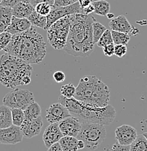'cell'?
Segmentation results:
<instances>
[{"mask_svg": "<svg viewBox=\"0 0 147 151\" xmlns=\"http://www.w3.org/2000/svg\"><path fill=\"white\" fill-rule=\"evenodd\" d=\"M96 19L91 15H70V29L64 50L75 57L89 56L95 49L93 39V23Z\"/></svg>", "mask_w": 147, "mask_h": 151, "instance_id": "6da1fadb", "label": "cell"}, {"mask_svg": "<svg viewBox=\"0 0 147 151\" xmlns=\"http://www.w3.org/2000/svg\"><path fill=\"white\" fill-rule=\"evenodd\" d=\"M4 51L28 64H39L46 56L47 46L42 36L31 26L27 31L12 35Z\"/></svg>", "mask_w": 147, "mask_h": 151, "instance_id": "7a4b0ae2", "label": "cell"}, {"mask_svg": "<svg viewBox=\"0 0 147 151\" xmlns=\"http://www.w3.org/2000/svg\"><path fill=\"white\" fill-rule=\"evenodd\" d=\"M58 102L66 106L71 115L77 118L81 122L109 125L116 116V111L111 105L105 107H96L79 101L74 97L68 99L62 95L58 97Z\"/></svg>", "mask_w": 147, "mask_h": 151, "instance_id": "3957f363", "label": "cell"}, {"mask_svg": "<svg viewBox=\"0 0 147 151\" xmlns=\"http://www.w3.org/2000/svg\"><path fill=\"white\" fill-rule=\"evenodd\" d=\"M32 67L17 57L4 53L0 56V83L7 88L15 89L31 82Z\"/></svg>", "mask_w": 147, "mask_h": 151, "instance_id": "277c9868", "label": "cell"}, {"mask_svg": "<svg viewBox=\"0 0 147 151\" xmlns=\"http://www.w3.org/2000/svg\"><path fill=\"white\" fill-rule=\"evenodd\" d=\"M106 129L104 125L94 123L81 122V130L77 138L82 139L85 147L90 150H96L106 139Z\"/></svg>", "mask_w": 147, "mask_h": 151, "instance_id": "5b68a950", "label": "cell"}, {"mask_svg": "<svg viewBox=\"0 0 147 151\" xmlns=\"http://www.w3.org/2000/svg\"><path fill=\"white\" fill-rule=\"evenodd\" d=\"M70 29V15L55 21L47 31V40L55 50H64Z\"/></svg>", "mask_w": 147, "mask_h": 151, "instance_id": "8992f818", "label": "cell"}, {"mask_svg": "<svg viewBox=\"0 0 147 151\" xmlns=\"http://www.w3.org/2000/svg\"><path fill=\"white\" fill-rule=\"evenodd\" d=\"M34 101V94L28 89L15 88L3 97L4 105L12 108H19L24 111Z\"/></svg>", "mask_w": 147, "mask_h": 151, "instance_id": "52a82bcc", "label": "cell"}, {"mask_svg": "<svg viewBox=\"0 0 147 151\" xmlns=\"http://www.w3.org/2000/svg\"><path fill=\"white\" fill-rule=\"evenodd\" d=\"M76 13L84 14L83 9L78 1L73 4L64 6V7H55V6L53 5L51 12L46 17L47 24L45 30L48 29L52 24H53L55 21L58 20L59 19L64 18L65 16H67V15H73V14Z\"/></svg>", "mask_w": 147, "mask_h": 151, "instance_id": "ba28073f", "label": "cell"}, {"mask_svg": "<svg viewBox=\"0 0 147 151\" xmlns=\"http://www.w3.org/2000/svg\"><path fill=\"white\" fill-rule=\"evenodd\" d=\"M98 79V78L95 76H88L82 78L76 87L74 98L79 101L88 103L93 94Z\"/></svg>", "mask_w": 147, "mask_h": 151, "instance_id": "9c48e42d", "label": "cell"}, {"mask_svg": "<svg viewBox=\"0 0 147 151\" xmlns=\"http://www.w3.org/2000/svg\"><path fill=\"white\" fill-rule=\"evenodd\" d=\"M110 100V91L108 86L101 79H98L93 94L88 104L96 107H105L109 105Z\"/></svg>", "mask_w": 147, "mask_h": 151, "instance_id": "30bf717a", "label": "cell"}, {"mask_svg": "<svg viewBox=\"0 0 147 151\" xmlns=\"http://www.w3.org/2000/svg\"><path fill=\"white\" fill-rule=\"evenodd\" d=\"M23 135L20 129L17 126L12 125L7 128L0 129V144L15 145L21 142Z\"/></svg>", "mask_w": 147, "mask_h": 151, "instance_id": "8fae6325", "label": "cell"}, {"mask_svg": "<svg viewBox=\"0 0 147 151\" xmlns=\"http://www.w3.org/2000/svg\"><path fill=\"white\" fill-rule=\"evenodd\" d=\"M138 136L136 129L132 126L124 124L117 127L115 130L117 141L122 145H130Z\"/></svg>", "mask_w": 147, "mask_h": 151, "instance_id": "7c38bea8", "label": "cell"}, {"mask_svg": "<svg viewBox=\"0 0 147 151\" xmlns=\"http://www.w3.org/2000/svg\"><path fill=\"white\" fill-rule=\"evenodd\" d=\"M71 116L68 108L60 103L53 104L46 111V119L50 124L59 123Z\"/></svg>", "mask_w": 147, "mask_h": 151, "instance_id": "4fadbf2b", "label": "cell"}, {"mask_svg": "<svg viewBox=\"0 0 147 151\" xmlns=\"http://www.w3.org/2000/svg\"><path fill=\"white\" fill-rule=\"evenodd\" d=\"M42 126H43V120L42 116H40L31 120L25 119L20 127V129L23 137L30 139L39 134Z\"/></svg>", "mask_w": 147, "mask_h": 151, "instance_id": "5bb4252c", "label": "cell"}, {"mask_svg": "<svg viewBox=\"0 0 147 151\" xmlns=\"http://www.w3.org/2000/svg\"><path fill=\"white\" fill-rule=\"evenodd\" d=\"M58 126L64 136L77 137L81 130V122L74 116H69L58 123Z\"/></svg>", "mask_w": 147, "mask_h": 151, "instance_id": "9a60e30c", "label": "cell"}, {"mask_svg": "<svg viewBox=\"0 0 147 151\" xmlns=\"http://www.w3.org/2000/svg\"><path fill=\"white\" fill-rule=\"evenodd\" d=\"M63 137L64 135L60 129L58 123H55V124H50V125L45 129L42 139L45 145L47 148H49L53 144L59 142Z\"/></svg>", "mask_w": 147, "mask_h": 151, "instance_id": "2e32d148", "label": "cell"}, {"mask_svg": "<svg viewBox=\"0 0 147 151\" xmlns=\"http://www.w3.org/2000/svg\"><path fill=\"white\" fill-rule=\"evenodd\" d=\"M32 26L28 18H19L12 16V20L5 31L10 33L12 35L20 34L26 31Z\"/></svg>", "mask_w": 147, "mask_h": 151, "instance_id": "e0dca14e", "label": "cell"}, {"mask_svg": "<svg viewBox=\"0 0 147 151\" xmlns=\"http://www.w3.org/2000/svg\"><path fill=\"white\" fill-rule=\"evenodd\" d=\"M109 27L112 31H119V32L129 34L133 31V28L130 22L124 15H119L117 18H114L111 20Z\"/></svg>", "mask_w": 147, "mask_h": 151, "instance_id": "ac0fdd59", "label": "cell"}, {"mask_svg": "<svg viewBox=\"0 0 147 151\" xmlns=\"http://www.w3.org/2000/svg\"><path fill=\"white\" fill-rule=\"evenodd\" d=\"M34 10V7L30 3L19 2L12 8V16L19 18H28Z\"/></svg>", "mask_w": 147, "mask_h": 151, "instance_id": "d6986e66", "label": "cell"}, {"mask_svg": "<svg viewBox=\"0 0 147 151\" xmlns=\"http://www.w3.org/2000/svg\"><path fill=\"white\" fill-rule=\"evenodd\" d=\"M12 8L0 6V34L6 31L12 20Z\"/></svg>", "mask_w": 147, "mask_h": 151, "instance_id": "ffe728a7", "label": "cell"}, {"mask_svg": "<svg viewBox=\"0 0 147 151\" xmlns=\"http://www.w3.org/2000/svg\"><path fill=\"white\" fill-rule=\"evenodd\" d=\"M12 125L11 108L5 105H0V129L7 128Z\"/></svg>", "mask_w": 147, "mask_h": 151, "instance_id": "44dd1931", "label": "cell"}, {"mask_svg": "<svg viewBox=\"0 0 147 151\" xmlns=\"http://www.w3.org/2000/svg\"><path fill=\"white\" fill-rule=\"evenodd\" d=\"M77 137L71 136H64L58 142L64 151H78Z\"/></svg>", "mask_w": 147, "mask_h": 151, "instance_id": "7402d4cb", "label": "cell"}, {"mask_svg": "<svg viewBox=\"0 0 147 151\" xmlns=\"http://www.w3.org/2000/svg\"><path fill=\"white\" fill-rule=\"evenodd\" d=\"M23 111H24L25 119L31 120V119H36V118L40 116L42 110H41V107L39 106V104L34 101Z\"/></svg>", "mask_w": 147, "mask_h": 151, "instance_id": "603a6c76", "label": "cell"}, {"mask_svg": "<svg viewBox=\"0 0 147 151\" xmlns=\"http://www.w3.org/2000/svg\"><path fill=\"white\" fill-rule=\"evenodd\" d=\"M93 5L95 9L94 13L100 16H106L110 12V4L106 0L93 1Z\"/></svg>", "mask_w": 147, "mask_h": 151, "instance_id": "cb8c5ba5", "label": "cell"}, {"mask_svg": "<svg viewBox=\"0 0 147 151\" xmlns=\"http://www.w3.org/2000/svg\"><path fill=\"white\" fill-rule=\"evenodd\" d=\"M28 20L33 26L41 28L42 29H45L46 27L47 18L38 14L35 10L33 11L32 13L28 16Z\"/></svg>", "mask_w": 147, "mask_h": 151, "instance_id": "d4e9b609", "label": "cell"}, {"mask_svg": "<svg viewBox=\"0 0 147 151\" xmlns=\"http://www.w3.org/2000/svg\"><path fill=\"white\" fill-rule=\"evenodd\" d=\"M130 151H147V139L143 134L138 135L135 141L130 145Z\"/></svg>", "mask_w": 147, "mask_h": 151, "instance_id": "484cf974", "label": "cell"}, {"mask_svg": "<svg viewBox=\"0 0 147 151\" xmlns=\"http://www.w3.org/2000/svg\"><path fill=\"white\" fill-rule=\"evenodd\" d=\"M112 38H113L114 44L115 45H122L127 46L130 39V37L129 34L119 32V31H112Z\"/></svg>", "mask_w": 147, "mask_h": 151, "instance_id": "4316f807", "label": "cell"}, {"mask_svg": "<svg viewBox=\"0 0 147 151\" xmlns=\"http://www.w3.org/2000/svg\"><path fill=\"white\" fill-rule=\"evenodd\" d=\"M106 30V28L101 24L100 22L94 21L93 23V39L94 44H97L98 40L100 39L101 36Z\"/></svg>", "mask_w": 147, "mask_h": 151, "instance_id": "83f0119b", "label": "cell"}, {"mask_svg": "<svg viewBox=\"0 0 147 151\" xmlns=\"http://www.w3.org/2000/svg\"><path fill=\"white\" fill-rule=\"evenodd\" d=\"M11 113H12V125L20 127L25 120L23 110L19 109V108H12Z\"/></svg>", "mask_w": 147, "mask_h": 151, "instance_id": "f1b7e54d", "label": "cell"}, {"mask_svg": "<svg viewBox=\"0 0 147 151\" xmlns=\"http://www.w3.org/2000/svg\"><path fill=\"white\" fill-rule=\"evenodd\" d=\"M111 44H114L112 31H110L109 29H106L105 32L103 34V35L101 36L98 42H97V45L98 47L103 48V47L106 46V45H111Z\"/></svg>", "mask_w": 147, "mask_h": 151, "instance_id": "f546056e", "label": "cell"}, {"mask_svg": "<svg viewBox=\"0 0 147 151\" xmlns=\"http://www.w3.org/2000/svg\"><path fill=\"white\" fill-rule=\"evenodd\" d=\"M76 92V87L72 84L63 85L61 88V94L66 98L71 99L74 97Z\"/></svg>", "mask_w": 147, "mask_h": 151, "instance_id": "4dcf8cb0", "label": "cell"}, {"mask_svg": "<svg viewBox=\"0 0 147 151\" xmlns=\"http://www.w3.org/2000/svg\"><path fill=\"white\" fill-rule=\"evenodd\" d=\"M52 6L53 5H50L47 3H39L34 7V10L40 15L47 17L51 12Z\"/></svg>", "mask_w": 147, "mask_h": 151, "instance_id": "1f68e13d", "label": "cell"}, {"mask_svg": "<svg viewBox=\"0 0 147 151\" xmlns=\"http://www.w3.org/2000/svg\"><path fill=\"white\" fill-rule=\"evenodd\" d=\"M12 34L7 31H4L0 34V51L4 50L9 45L12 39Z\"/></svg>", "mask_w": 147, "mask_h": 151, "instance_id": "d6a6232c", "label": "cell"}, {"mask_svg": "<svg viewBox=\"0 0 147 151\" xmlns=\"http://www.w3.org/2000/svg\"><path fill=\"white\" fill-rule=\"evenodd\" d=\"M127 49L126 45H116L114 46V55L118 58H122L126 55Z\"/></svg>", "mask_w": 147, "mask_h": 151, "instance_id": "836d02e7", "label": "cell"}, {"mask_svg": "<svg viewBox=\"0 0 147 151\" xmlns=\"http://www.w3.org/2000/svg\"><path fill=\"white\" fill-rule=\"evenodd\" d=\"M78 0H54V6L55 7H64L69 6L77 2Z\"/></svg>", "mask_w": 147, "mask_h": 151, "instance_id": "e575fe53", "label": "cell"}, {"mask_svg": "<svg viewBox=\"0 0 147 151\" xmlns=\"http://www.w3.org/2000/svg\"><path fill=\"white\" fill-rule=\"evenodd\" d=\"M114 44H111L103 47V52L104 55L107 57L113 56L114 55Z\"/></svg>", "mask_w": 147, "mask_h": 151, "instance_id": "d590c367", "label": "cell"}, {"mask_svg": "<svg viewBox=\"0 0 147 151\" xmlns=\"http://www.w3.org/2000/svg\"><path fill=\"white\" fill-rule=\"evenodd\" d=\"M110 151H130V145H122L117 142L112 145Z\"/></svg>", "mask_w": 147, "mask_h": 151, "instance_id": "8d00e7d4", "label": "cell"}, {"mask_svg": "<svg viewBox=\"0 0 147 151\" xmlns=\"http://www.w3.org/2000/svg\"><path fill=\"white\" fill-rule=\"evenodd\" d=\"M53 78H54V80L57 83H61L64 81L65 79H66V75H65L64 72L58 70V71H56L54 73Z\"/></svg>", "mask_w": 147, "mask_h": 151, "instance_id": "74e56055", "label": "cell"}, {"mask_svg": "<svg viewBox=\"0 0 147 151\" xmlns=\"http://www.w3.org/2000/svg\"><path fill=\"white\" fill-rule=\"evenodd\" d=\"M19 2H20V0H2V1L0 4V6H4V7H12L18 4Z\"/></svg>", "mask_w": 147, "mask_h": 151, "instance_id": "f35d334b", "label": "cell"}, {"mask_svg": "<svg viewBox=\"0 0 147 151\" xmlns=\"http://www.w3.org/2000/svg\"><path fill=\"white\" fill-rule=\"evenodd\" d=\"M47 3L50 5H54V0H30V4L35 7L39 3Z\"/></svg>", "mask_w": 147, "mask_h": 151, "instance_id": "ab89813d", "label": "cell"}, {"mask_svg": "<svg viewBox=\"0 0 147 151\" xmlns=\"http://www.w3.org/2000/svg\"><path fill=\"white\" fill-rule=\"evenodd\" d=\"M78 2L80 3V6L83 8V9L85 7H88L89 5L93 4V0H78Z\"/></svg>", "mask_w": 147, "mask_h": 151, "instance_id": "60d3db41", "label": "cell"}, {"mask_svg": "<svg viewBox=\"0 0 147 151\" xmlns=\"http://www.w3.org/2000/svg\"><path fill=\"white\" fill-rule=\"evenodd\" d=\"M47 151H64V150H63L60 143L58 142L55 143V144H53V145L50 146V147L48 148V150H47Z\"/></svg>", "mask_w": 147, "mask_h": 151, "instance_id": "b9f144b4", "label": "cell"}, {"mask_svg": "<svg viewBox=\"0 0 147 151\" xmlns=\"http://www.w3.org/2000/svg\"><path fill=\"white\" fill-rule=\"evenodd\" d=\"M94 7H93V4H91V5H89L88 7H85V8L83 9V12H84V14H85V15H90V14L93 13V12H94Z\"/></svg>", "mask_w": 147, "mask_h": 151, "instance_id": "7bdbcfd3", "label": "cell"}, {"mask_svg": "<svg viewBox=\"0 0 147 151\" xmlns=\"http://www.w3.org/2000/svg\"><path fill=\"white\" fill-rule=\"evenodd\" d=\"M77 147H78V149H80V150L85 148V144L84 141L82 140V139H78V141H77Z\"/></svg>", "mask_w": 147, "mask_h": 151, "instance_id": "ee69618b", "label": "cell"}, {"mask_svg": "<svg viewBox=\"0 0 147 151\" xmlns=\"http://www.w3.org/2000/svg\"><path fill=\"white\" fill-rule=\"evenodd\" d=\"M106 16H107V18H109V19H111V20H112V18H114V15L113 13H110V12H109V13L107 14Z\"/></svg>", "mask_w": 147, "mask_h": 151, "instance_id": "f6af8a7d", "label": "cell"}, {"mask_svg": "<svg viewBox=\"0 0 147 151\" xmlns=\"http://www.w3.org/2000/svg\"><path fill=\"white\" fill-rule=\"evenodd\" d=\"M20 1L24 3H30V0H20Z\"/></svg>", "mask_w": 147, "mask_h": 151, "instance_id": "bcb514c9", "label": "cell"}, {"mask_svg": "<svg viewBox=\"0 0 147 151\" xmlns=\"http://www.w3.org/2000/svg\"><path fill=\"white\" fill-rule=\"evenodd\" d=\"M143 135L146 138V139H147V132H145V133H143Z\"/></svg>", "mask_w": 147, "mask_h": 151, "instance_id": "7dc6e473", "label": "cell"}, {"mask_svg": "<svg viewBox=\"0 0 147 151\" xmlns=\"http://www.w3.org/2000/svg\"><path fill=\"white\" fill-rule=\"evenodd\" d=\"M2 1V0H0V4H1V2Z\"/></svg>", "mask_w": 147, "mask_h": 151, "instance_id": "c3c4849f", "label": "cell"}]
</instances>
